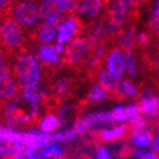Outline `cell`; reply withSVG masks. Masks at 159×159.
I'll return each mask as SVG.
<instances>
[{
	"label": "cell",
	"mask_w": 159,
	"mask_h": 159,
	"mask_svg": "<svg viewBox=\"0 0 159 159\" xmlns=\"http://www.w3.org/2000/svg\"><path fill=\"white\" fill-rule=\"evenodd\" d=\"M14 76L22 88H30L39 84L41 80V66L39 61L31 54L19 55L13 65Z\"/></svg>",
	"instance_id": "obj_1"
},
{
	"label": "cell",
	"mask_w": 159,
	"mask_h": 159,
	"mask_svg": "<svg viewBox=\"0 0 159 159\" xmlns=\"http://www.w3.org/2000/svg\"><path fill=\"white\" fill-rule=\"evenodd\" d=\"M10 17L20 27L32 30L41 23V13L34 0H20L10 7Z\"/></svg>",
	"instance_id": "obj_2"
},
{
	"label": "cell",
	"mask_w": 159,
	"mask_h": 159,
	"mask_svg": "<svg viewBox=\"0 0 159 159\" xmlns=\"http://www.w3.org/2000/svg\"><path fill=\"white\" fill-rule=\"evenodd\" d=\"M37 115L38 113L33 110L28 101H25L22 96H19L8 104L4 118L9 125H25L30 122H34Z\"/></svg>",
	"instance_id": "obj_3"
},
{
	"label": "cell",
	"mask_w": 159,
	"mask_h": 159,
	"mask_svg": "<svg viewBox=\"0 0 159 159\" xmlns=\"http://www.w3.org/2000/svg\"><path fill=\"white\" fill-rule=\"evenodd\" d=\"M25 42L22 27L11 17L5 18L0 24V43L7 50H20Z\"/></svg>",
	"instance_id": "obj_4"
},
{
	"label": "cell",
	"mask_w": 159,
	"mask_h": 159,
	"mask_svg": "<svg viewBox=\"0 0 159 159\" xmlns=\"http://www.w3.org/2000/svg\"><path fill=\"white\" fill-rule=\"evenodd\" d=\"M80 31V20L74 14L65 17L56 24V41L60 43H69Z\"/></svg>",
	"instance_id": "obj_5"
},
{
	"label": "cell",
	"mask_w": 159,
	"mask_h": 159,
	"mask_svg": "<svg viewBox=\"0 0 159 159\" xmlns=\"http://www.w3.org/2000/svg\"><path fill=\"white\" fill-rule=\"evenodd\" d=\"M89 52V43L87 38L75 37L69 42L68 47H65V61L70 65H78L84 62Z\"/></svg>",
	"instance_id": "obj_6"
},
{
	"label": "cell",
	"mask_w": 159,
	"mask_h": 159,
	"mask_svg": "<svg viewBox=\"0 0 159 159\" xmlns=\"http://www.w3.org/2000/svg\"><path fill=\"white\" fill-rule=\"evenodd\" d=\"M103 5V0H78L75 13L78 18L82 19V22H92L99 17Z\"/></svg>",
	"instance_id": "obj_7"
},
{
	"label": "cell",
	"mask_w": 159,
	"mask_h": 159,
	"mask_svg": "<svg viewBox=\"0 0 159 159\" xmlns=\"http://www.w3.org/2000/svg\"><path fill=\"white\" fill-rule=\"evenodd\" d=\"M18 82L9 70L0 74V101H9L18 93Z\"/></svg>",
	"instance_id": "obj_8"
},
{
	"label": "cell",
	"mask_w": 159,
	"mask_h": 159,
	"mask_svg": "<svg viewBox=\"0 0 159 159\" xmlns=\"http://www.w3.org/2000/svg\"><path fill=\"white\" fill-rule=\"evenodd\" d=\"M107 70L116 76L118 80L124 78L125 75V60H124V52L120 48H113L110 55L107 56Z\"/></svg>",
	"instance_id": "obj_9"
},
{
	"label": "cell",
	"mask_w": 159,
	"mask_h": 159,
	"mask_svg": "<svg viewBox=\"0 0 159 159\" xmlns=\"http://www.w3.org/2000/svg\"><path fill=\"white\" fill-rule=\"evenodd\" d=\"M141 113L150 118L159 117V98L153 93L150 89L144 92V96L139 104Z\"/></svg>",
	"instance_id": "obj_10"
},
{
	"label": "cell",
	"mask_w": 159,
	"mask_h": 159,
	"mask_svg": "<svg viewBox=\"0 0 159 159\" xmlns=\"http://www.w3.org/2000/svg\"><path fill=\"white\" fill-rule=\"evenodd\" d=\"M116 41L120 48L124 51H132L136 43V30L135 27H129L120 30L116 34Z\"/></svg>",
	"instance_id": "obj_11"
},
{
	"label": "cell",
	"mask_w": 159,
	"mask_h": 159,
	"mask_svg": "<svg viewBox=\"0 0 159 159\" xmlns=\"http://www.w3.org/2000/svg\"><path fill=\"white\" fill-rule=\"evenodd\" d=\"M36 38L41 43H51L56 39V25L47 22H42L37 25Z\"/></svg>",
	"instance_id": "obj_12"
},
{
	"label": "cell",
	"mask_w": 159,
	"mask_h": 159,
	"mask_svg": "<svg viewBox=\"0 0 159 159\" xmlns=\"http://www.w3.org/2000/svg\"><path fill=\"white\" fill-rule=\"evenodd\" d=\"M37 57L43 65H55L59 62V54L50 43H42L37 48Z\"/></svg>",
	"instance_id": "obj_13"
},
{
	"label": "cell",
	"mask_w": 159,
	"mask_h": 159,
	"mask_svg": "<svg viewBox=\"0 0 159 159\" xmlns=\"http://www.w3.org/2000/svg\"><path fill=\"white\" fill-rule=\"evenodd\" d=\"M127 134V126L125 125H118V126H113L110 129H104L99 132V140L102 141H117V140H121L125 135Z\"/></svg>",
	"instance_id": "obj_14"
},
{
	"label": "cell",
	"mask_w": 159,
	"mask_h": 159,
	"mask_svg": "<svg viewBox=\"0 0 159 159\" xmlns=\"http://www.w3.org/2000/svg\"><path fill=\"white\" fill-rule=\"evenodd\" d=\"M117 83H118V79L116 76H113L107 68H101L98 70V84L104 88L108 93L115 94L116 88H117Z\"/></svg>",
	"instance_id": "obj_15"
},
{
	"label": "cell",
	"mask_w": 159,
	"mask_h": 159,
	"mask_svg": "<svg viewBox=\"0 0 159 159\" xmlns=\"http://www.w3.org/2000/svg\"><path fill=\"white\" fill-rule=\"evenodd\" d=\"M71 89V80L66 76H60L57 79H55L52 82L51 85V90L52 94H54L56 98H64L68 96V93Z\"/></svg>",
	"instance_id": "obj_16"
},
{
	"label": "cell",
	"mask_w": 159,
	"mask_h": 159,
	"mask_svg": "<svg viewBox=\"0 0 159 159\" xmlns=\"http://www.w3.org/2000/svg\"><path fill=\"white\" fill-rule=\"evenodd\" d=\"M115 94L118 98H135L139 96V92H138V88L130 80L120 79L117 83V88H116Z\"/></svg>",
	"instance_id": "obj_17"
},
{
	"label": "cell",
	"mask_w": 159,
	"mask_h": 159,
	"mask_svg": "<svg viewBox=\"0 0 159 159\" xmlns=\"http://www.w3.org/2000/svg\"><path fill=\"white\" fill-rule=\"evenodd\" d=\"M38 126H39V130L41 131L51 134V132L59 130L62 126V122L60 120V117H57L56 115L48 113V115H46L45 117H42L41 120H39Z\"/></svg>",
	"instance_id": "obj_18"
},
{
	"label": "cell",
	"mask_w": 159,
	"mask_h": 159,
	"mask_svg": "<svg viewBox=\"0 0 159 159\" xmlns=\"http://www.w3.org/2000/svg\"><path fill=\"white\" fill-rule=\"evenodd\" d=\"M153 143V135L148 130H143L131 134V144L135 148H150Z\"/></svg>",
	"instance_id": "obj_19"
},
{
	"label": "cell",
	"mask_w": 159,
	"mask_h": 159,
	"mask_svg": "<svg viewBox=\"0 0 159 159\" xmlns=\"http://www.w3.org/2000/svg\"><path fill=\"white\" fill-rule=\"evenodd\" d=\"M62 157H64V149L61 148L60 143H50L37 153V158H62Z\"/></svg>",
	"instance_id": "obj_20"
},
{
	"label": "cell",
	"mask_w": 159,
	"mask_h": 159,
	"mask_svg": "<svg viewBox=\"0 0 159 159\" xmlns=\"http://www.w3.org/2000/svg\"><path fill=\"white\" fill-rule=\"evenodd\" d=\"M124 60H125V73H127L129 76L135 78L138 75V60L132 51H124Z\"/></svg>",
	"instance_id": "obj_21"
},
{
	"label": "cell",
	"mask_w": 159,
	"mask_h": 159,
	"mask_svg": "<svg viewBox=\"0 0 159 159\" xmlns=\"http://www.w3.org/2000/svg\"><path fill=\"white\" fill-rule=\"evenodd\" d=\"M108 98V92L104 88H102L99 84L92 85L89 93H88V99L90 102H102Z\"/></svg>",
	"instance_id": "obj_22"
},
{
	"label": "cell",
	"mask_w": 159,
	"mask_h": 159,
	"mask_svg": "<svg viewBox=\"0 0 159 159\" xmlns=\"http://www.w3.org/2000/svg\"><path fill=\"white\" fill-rule=\"evenodd\" d=\"M129 157L140 158V159H155V158H158V154H157V152L153 148L152 149H148V148H135L132 150L130 149Z\"/></svg>",
	"instance_id": "obj_23"
},
{
	"label": "cell",
	"mask_w": 159,
	"mask_h": 159,
	"mask_svg": "<svg viewBox=\"0 0 159 159\" xmlns=\"http://www.w3.org/2000/svg\"><path fill=\"white\" fill-rule=\"evenodd\" d=\"M56 4L62 13H75L78 0H56Z\"/></svg>",
	"instance_id": "obj_24"
},
{
	"label": "cell",
	"mask_w": 159,
	"mask_h": 159,
	"mask_svg": "<svg viewBox=\"0 0 159 159\" xmlns=\"http://www.w3.org/2000/svg\"><path fill=\"white\" fill-rule=\"evenodd\" d=\"M126 108V118H127V122H132L134 120H136L138 117H140V107L138 104H134V103H130L127 106H125Z\"/></svg>",
	"instance_id": "obj_25"
},
{
	"label": "cell",
	"mask_w": 159,
	"mask_h": 159,
	"mask_svg": "<svg viewBox=\"0 0 159 159\" xmlns=\"http://www.w3.org/2000/svg\"><path fill=\"white\" fill-rule=\"evenodd\" d=\"M112 118L115 122H127V118H126V108L125 106H117V107H115L112 111Z\"/></svg>",
	"instance_id": "obj_26"
},
{
	"label": "cell",
	"mask_w": 159,
	"mask_h": 159,
	"mask_svg": "<svg viewBox=\"0 0 159 159\" xmlns=\"http://www.w3.org/2000/svg\"><path fill=\"white\" fill-rule=\"evenodd\" d=\"M150 27L153 32L159 33V0H155L153 13L150 17Z\"/></svg>",
	"instance_id": "obj_27"
},
{
	"label": "cell",
	"mask_w": 159,
	"mask_h": 159,
	"mask_svg": "<svg viewBox=\"0 0 159 159\" xmlns=\"http://www.w3.org/2000/svg\"><path fill=\"white\" fill-rule=\"evenodd\" d=\"M94 153H96V154H94V157H96L97 159H108V158H111V157H112L111 150H110L108 148H104V147L98 148Z\"/></svg>",
	"instance_id": "obj_28"
},
{
	"label": "cell",
	"mask_w": 159,
	"mask_h": 159,
	"mask_svg": "<svg viewBox=\"0 0 159 159\" xmlns=\"http://www.w3.org/2000/svg\"><path fill=\"white\" fill-rule=\"evenodd\" d=\"M8 70V62H7V59L4 56V54L2 51H0V74H2L3 71Z\"/></svg>",
	"instance_id": "obj_29"
},
{
	"label": "cell",
	"mask_w": 159,
	"mask_h": 159,
	"mask_svg": "<svg viewBox=\"0 0 159 159\" xmlns=\"http://www.w3.org/2000/svg\"><path fill=\"white\" fill-rule=\"evenodd\" d=\"M136 42L140 43V45H145L148 42V34L144 33V32H140L136 34Z\"/></svg>",
	"instance_id": "obj_30"
},
{
	"label": "cell",
	"mask_w": 159,
	"mask_h": 159,
	"mask_svg": "<svg viewBox=\"0 0 159 159\" xmlns=\"http://www.w3.org/2000/svg\"><path fill=\"white\" fill-rule=\"evenodd\" d=\"M16 0H0V11L5 10L7 8H9L11 5V3H14Z\"/></svg>",
	"instance_id": "obj_31"
},
{
	"label": "cell",
	"mask_w": 159,
	"mask_h": 159,
	"mask_svg": "<svg viewBox=\"0 0 159 159\" xmlns=\"http://www.w3.org/2000/svg\"><path fill=\"white\" fill-rule=\"evenodd\" d=\"M54 47H55V50H56V52H57L59 55H61V54H64V52H65V45H64V43L56 42V43L54 45Z\"/></svg>",
	"instance_id": "obj_32"
},
{
	"label": "cell",
	"mask_w": 159,
	"mask_h": 159,
	"mask_svg": "<svg viewBox=\"0 0 159 159\" xmlns=\"http://www.w3.org/2000/svg\"><path fill=\"white\" fill-rule=\"evenodd\" d=\"M158 68H159V57H158Z\"/></svg>",
	"instance_id": "obj_33"
}]
</instances>
